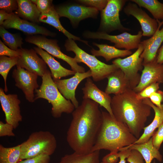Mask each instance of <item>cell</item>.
Instances as JSON below:
<instances>
[{"label": "cell", "instance_id": "cell-1", "mask_svg": "<svg viewBox=\"0 0 163 163\" xmlns=\"http://www.w3.org/2000/svg\"><path fill=\"white\" fill-rule=\"evenodd\" d=\"M72 114V119L67 133V142L74 152L91 153L102 122L99 104L91 99H83Z\"/></svg>", "mask_w": 163, "mask_h": 163}, {"label": "cell", "instance_id": "cell-2", "mask_svg": "<svg viewBox=\"0 0 163 163\" xmlns=\"http://www.w3.org/2000/svg\"><path fill=\"white\" fill-rule=\"evenodd\" d=\"M137 93L128 89L112 98L111 107L114 117L123 123L138 139L151 114V107L143 100L138 99Z\"/></svg>", "mask_w": 163, "mask_h": 163}, {"label": "cell", "instance_id": "cell-3", "mask_svg": "<svg viewBox=\"0 0 163 163\" xmlns=\"http://www.w3.org/2000/svg\"><path fill=\"white\" fill-rule=\"evenodd\" d=\"M102 124L91 152L101 149L118 152L137 140L124 124L117 121L108 112L102 111Z\"/></svg>", "mask_w": 163, "mask_h": 163}, {"label": "cell", "instance_id": "cell-4", "mask_svg": "<svg viewBox=\"0 0 163 163\" xmlns=\"http://www.w3.org/2000/svg\"><path fill=\"white\" fill-rule=\"evenodd\" d=\"M42 78L40 88L35 90V101L39 98L47 100L52 106L51 113L55 118L60 117L63 113H72L75 108L74 106L60 92L52 78L51 72L48 70Z\"/></svg>", "mask_w": 163, "mask_h": 163}, {"label": "cell", "instance_id": "cell-5", "mask_svg": "<svg viewBox=\"0 0 163 163\" xmlns=\"http://www.w3.org/2000/svg\"><path fill=\"white\" fill-rule=\"evenodd\" d=\"M21 161L41 155H52L57 147L54 136L48 131L32 133L28 139L21 144Z\"/></svg>", "mask_w": 163, "mask_h": 163}, {"label": "cell", "instance_id": "cell-6", "mask_svg": "<svg viewBox=\"0 0 163 163\" xmlns=\"http://www.w3.org/2000/svg\"><path fill=\"white\" fill-rule=\"evenodd\" d=\"M64 46L67 51L75 53L74 58L77 63L83 62L89 67L94 82L107 78L111 73L119 69L114 64H106L98 60L95 56L88 53L80 48L72 39H68Z\"/></svg>", "mask_w": 163, "mask_h": 163}, {"label": "cell", "instance_id": "cell-7", "mask_svg": "<svg viewBox=\"0 0 163 163\" xmlns=\"http://www.w3.org/2000/svg\"><path fill=\"white\" fill-rule=\"evenodd\" d=\"M143 50V46L140 43L137 50L132 54L124 59L117 58L112 62L123 72L133 90L140 82L141 75L138 72L143 67V60L140 55Z\"/></svg>", "mask_w": 163, "mask_h": 163}, {"label": "cell", "instance_id": "cell-8", "mask_svg": "<svg viewBox=\"0 0 163 163\" xmlns=\"http://www.w3.org/2000/svg\"><path fill=\"white\" fill-rule=\"evenodd\" d=\"M127 0H108L105 8L101 11L100 28L102 32H110L118 30L122 32L129 31L121 24L119 13Z\"/></svg>", "mask_w": 163, "mask_h": 163}, {"label": "cell", "instance_id": "cell-9", "mask_svg": "<svg viewBox=\"0 0 163 163\" xmlns=\"http://www.w3.org/2000/svg\"><path fill=\"white\" fill-rule=\"evenodd\" d=\"M25 40L44 50L53 56L65 61L70 65L72 70L76 72H86L85 68L78 65L74 58L66 55L61 51L57 40L49 39L43 36L35 35L28 36Z\"/></svg>", "mask_w": 163, "mask_h": 163}, {"label": "cell", "instance_id": "cell-10", "mask_svg": "<svg viewBox=\"0 0 163 163\" xmlns=\"http://www.w3.org/2000/svg\"><path fill=\"white\" fill-rule=\"evenodd\" d=\"M85 37L88 38L108 40L114 44V46L118 49L124 48L130 50L137 49L141 42L142 36V31H139L136 35H132L126 32L117 35H110L103 32L87 31L84 34Z\"/></svg>", "mask_w": 163, "mask_h": 163}, {"label": "cell", "instance_id": "cell-11", "mask_svg": "<svg viewBox=\"0 0 163 163\" xmlns=\"http://www.w3.org/2000/svg\"><path fill=\"white\" fill-rule=\"evenodd\" d=\"M16 66L12 75L15 85L22 91L26 100L33 103L35 101L34 91L39 87L37 82L38 75L24 68Z\"/></svg>", "mask_w": 163, "mask_h": 163}, {"label": "cell", "instance_id": "cell-12", "mask_svg": "<svg viewBox=\"0 0 163 163\" xmlns=\"http://www.w3.org/2000/svg\"><path fill=\"white\" fill-rule=\"evenodd\" d=\"M0 101L5 117L6 123L12 125L14 129L19 126L22 120L19 104L21 101L15 94H6L4 90L0 88Z\"/></svg>", "mask_w": 163, "mask_h": 163}, {"label": "cell", "instance_id": "cell-13", "mask_svg": "<svg viewBox=\"0 0 163 163\" xmlns=\"http://www.w3.org/2000/svg\"><path fill=\"white\" fill-rule=\"evenodd\" d=\"M5 29L13 28L20 30L28 36L40 34L54 37L55 33L37 24L21 19L14 13L10 14L8 18L1 25Z\"/></svg>", "mask_w": 163, "mask_h": 163}, {"label": "cell", "instance_id": "cell-14", "mask_svg": "<svg viewBox=\"0 0 163 163\" xmlns=\"http://www.w3.org/2000/svg\"><path fill=\"white\" fill-rule=\"evenodd\" d=\"M91 76V71L89 70L84 73L76 72L74 76L69 78L53 81L62 95L66 99L70 101L76 108L79 105L75 96L76 89L83 80Z\"/></svg>", "mask_w": 163, "mask_h": 163}, {"label": "cell", "instance_id": "cell-15", "mask_svg": "<svg viewBox=\"0 0 163 163\" xmlns=\"http://www.w3.org/2000/svg\"><path fill=\"white\" fill-rule=\"evenodd\" d=\"M127 16L132 15L139 21L141 27L142 36L152 37L156 32L158 24L136 3L129 2L123 9Z\"/></svg>", "mask_w": 163, "mask_h": 163}, {"label": "cell", "instance_id": "cell-16", "mask_svg": "<svg viewBox=\"0 0 163 163\" xmlns=\"http://www.w3.org/2000/svg\"><path fill=\"white\" fill-rule=\"evenodd\" d=\"M21 50V55L16 66L42 77L48 70L44 60L38 56L34 49L22 48Z\"/></svg>", "mask_w": 163, "mask_h": 163}, {"label": "cell", "instance_id": "cell-17", "mask_svg": "<svg viewBox=\"0 0 163 163\" xmlns=\"http://www.w3.org/2000/svg\"><path fill=\"white\" fill-rule=\"evenodd\" d=\"M142 65L140 82L133 89L137 93L152 83L163 82V64L158 63L156 58L151 62L142 63Z\"/></svg>", "mask_w": 163, "mask_h": 163}, {"label": "cell", "instance_id": "cell-18", "mask_svg": "<svg viewBox=\"0 0 163 163\" xmlns=\"http://www.w3.org/2000/svg\"><path fill=\"white\" fill-rule=\"evenodd\" d=\"M55 9L60 17L68 18L74 25L85 19L95 18L99 13V11L95 8L77 5H63Z\"/></svg>", "mask_w": 163, "mask_h": 163}, {"label": "cell", "instance_id": "cell-19", "mask_svg": "<svg viewBox=\"0 0 163 163\" xmlns=\"http://www.w3.org/2000/svg\"><path fill=\"white\" fill-rule=\"evenodd\" d=\"M83 99H89L103 107L114 117L111 107L112 98L109 94L100 89L90 78H87L82 89Z\"/></svg>", "mask_w": 163, "mask_h": 163}, {"label": "cell", "instance_id": "cell-20", "mask_svg": "<svg viewBox=\"0 0 163 163\" xmlns=\"http://www.w3.org/2000/svg\"><path fill=\"white\" fill-rule=\"evenodd\" d=\"M158 24V29L154 34L149 39L141 41L144 50L140 55L143 59V63H146L153 61L156 58L157 51L163 42V27L160 30L163 24V21L160 22L157 20Z\"/></svg>", "mask_w": 163, "mask_h": 163}, {"label": "cell", "instance_id": "cell-21", "mask_svg": "<svg viewBox=\"0 0 163 163\" xmlns=\"http://www.w3.org/2000/svg\"><path fill=\"white\" fill-rule=\"evenodd\" d=\"M143 100L153 109L155 117L152 122L144 128L143 133L133 144H140L147 142L153 135L155 129L163 123V104L159 107L153 104L149 98L143 99Z\"/></svg>", "mask_w": 163, "mask_h": 163}, {"label": "cell", "instance_id": "cell-22", "mask_svg": "<svg viewBox=\"0 0 163 163\" xmlns=\"http://www.w3.org/2000/svg\"><path fill=\"white\" fill-rule=\"evenodd\" d=\"M49 67L53 80L59 79L62 77L75 75L76 72L62 66L50 54L38 47L34 48Z\"/></svg>", "mask_w": 163, "mask_h": 163}, {"label": "cell", "instance_id": "cell-23", "mask_svg": "<svg viewBox=\"0 0 163 163\" xmlns=\"http://www.w3.org/2000/svg\"><path fill=\"white\" fill-rule=\"evenodd\" d=\"M108 83L105 92L108 94H120L131 88L129 82L120 69L111 73L107 78Z\"/></svg>", "mask_w": 163, "mask_h": 163}, {"label": "cell", "instance_id": "cell-24", "mask_svg": "<svg viewBox=\"0 0 163 163\" xmlns=\"http://www.w3.org/2000/svg\"><path fill=\"white\" fill-rule=\"evenodd\" d=\"M59 16L53 5L47 12L41 14L39 19L40 22H43L51 25L62 32L69 39H72L82 42L88 45V42L81 40L69 32L62 25L59 21Z\"/></svg>", "mask_w": 163, "mask_h": 163}, {"label": "cell", "instance_id": "cell-25", "mask_svg": "<svg viewBox=\"0 0 163 163\" xmlns=\"http://www.w3.org/2000/svg\"><path fill=\"white\" fill-rule=\"evenodd\" d=\"M18 8L16 14L23 19L37 24L40 22L41 13L31 0H17Z\"/></svg>", "mask_w": 163, "mask_h": 163}, {"label": "cell", "instance_id": "cell-26", "mask_svg": "<svg viewBox=\"0 0 163 163\" xmlns=\"http://www.w3.org/2000/svg\"><path fill=\"white\" fill-rule=\"evenodd\" d=\"M93 44L99 48L96 50L94 49L91 50L93 55L95 56L103 57L107 62L112 59L119 57H124L132 54L131 50H121L106 44H99L94 43Z\"/></svg>", "mask_w": 163, "mask_h": 163}, {"label": "cell", "instance_id": "cell-27", "mask_svg": "<svg viewBox=\"0 0 163 163\" xmlns=\"http://www.w3.org/2000/svg\"><path fill=\"white\" fill-rule=\"evenodd\" d=\"M126 147L130 149H135L138 151L143 156L145 163H151L154 158L156 159L159 162L162 161V155L159 150L153 145L152 137L145 142L140 144H133Z\"/></svg>", "mask_w": 163, "mask_h": 163}, {"label": "cell", "instance_id": "cell-28", "mask_svg": "<svg viewBox=\"0 0 163 163\" xmlns=\"http://www.w3.org/2000/svg\"><path fill=\"white\" fill-rule=\"evenodd\" d=\"M100 150L87 154H80L75 152L66 154L62 157L58 163H100Z\"/></svg>", "mask_w": 163, "mask_h": 163}, {"label": "cell", "instance_id": "cell-29", "mask_svg": "<svg viewBox=\"0 0 163 163\" xmlns=\"http://www.w3.org/2000/svg\"><path fill=\"white\" fill-rule=\"evenodd\" d=\"M140 7L147 9L156 20H163V3L157 0H130Z\"/></svg>", "mask_w": 163, "mask_h": 163}, {"label": "cell", "instance_id": "cell-30", "mask_svg": "<svg viewBox=\"0 0 163 163\" xmlns=\"http://www.w3.org/2000/svg\"><path fill=\"white\" fill-rule=\"evenodd\" d=\"M21 145L11 147L0 145V163H18L21 161Z\"/></svg>", "mask_w": 163, "mask_h": 163}, {"label": "cell", "instance_id": "cell-31", "mask_svg": "<svg viewBox=\"0 0 163 163\" xmlns=\"http://www.w3.org/2000/svg\"><path fill=\"white\" fill-rule=\"evenodd\" d=\"M0 36L4 44L11 49L17 50L19 47L22 48L23 43V39L20 35L11 33L3 27L0 26Z\"/></svg>", "mask_w": 163, "mask_h": 163}, {"label": "cell", "instance_id": "cell-32", "mask_svg": "<svg viewBox=\"0 0 163 163\" xmlns=\"http://www.w3.org/2000/svg\"><path fill=\"white\" fill-rule=\"evenodd\" d=\"M19 57H10L6 56H0V74L4 81V91H8L6 80L8 73L11 69L18 63Z\"/></svg>", "mask_w": 163, "mask_h": 163}, {"label": "cell", "instance_id": "cell-33", "mask_svg": "<svg viewBox=\"0 0 163 163\" xmlns=\"http://www.w3.org/2000/svg\"><path fill=\"white\" fill-rule=\"evenodd\" d=\"M18 5L16 0H0V9L7 13L11 14L14 13V11H16Z\"/></svg>", "mask_w": 163, "mask_h": 163}, {"label": "cell", "instance_id": "cell-34", "mask_svg": "<svg viewBox=\"0 0 163 163\" xmlns=\"http://www.w3.org/2000/svg\"><path fill=\"white\" fill-rule=\"evenodd\" d=\"M159 83H152L140 92L137 93V98L139 100L149 98L150 95L156 91L159 88Z\"/></svg>", "mask_w": 163, "mask_h": 163}, {"label": "cell", "instance_id": "cell-35", "mask_svg": "<svg viewBox=\"0 0 163 163\" xmlns=\"http://www.w3.org/2000/svg\"><path fill=\"white\" fill-rule=\"evenodd\" d=\"M21 54V49L14 50L8 47L0 40V56H7L10 57H19Z\"/></svg>", "mask_w": 163, "mask_h": 163}, {"label": "cell", "instance_id": "cell-36", "mask_svg": "<svg viewBox=\"0 0 163 163\" xmlns=\"http://www.w3.org/2000/svg\"><path fill=\"white\" fill-rule=\"evenodd\" d=\"M108 0H80V3L95 8L98 11H101L106 6Z\"/></svg>", "mask_w": 163, "mask_h": 163}, {"label": "cell", "instance_id": "cell-37", "mask_svg": "<svg viewBox=\"0 0 163 163\" xmlns=\"http://www.w3.org/2000/svg\"><path fill=\"white\" fill-rule=\"evenodd\" d=\"M36 5L41 13L43 14L48 11L53 6L52 0H31Z\"/></svg>", "mask_w": 163, "mask_h": 163}, {"label": "cell", "instance_id": "cell-38", "mask_svg": "<svg viewBox=\"0 0 163 163\" xmlns=\"http://www.w3.org/2000/svg\"><path fill=\"white\" fill-rule=\"evenodd\" d=\"M152 143L154 146L159 150L163 142V123L158 128L152 136Z\"/></svg>", "mask_w": 163, "mask_h": 163}, {"label": "cell", "instance_id": "cell-39", "mask_svg": "<svg viewBox=\"0 0 163 163\" xmlns=\"http://www.w3.org/2000/svg\"><path fill=\"white\" fill-rule=\"evenodd\" d=\"M14 129L13 126L11 124L2 121H0V136H14L15 134L13 132Z\"/></svg>", "mask_w": 163, "mask_h": 163}, {"label": "cell", "instance_id": "cell-40", "mask_svg": "<svg viewBox=\"0 0 163 163\" xmlns=\"http://www.w3.org/2000/svg\"><path fill=\"white\" fill-rule=\"evenodd\" d=\"M50 156L41 155L36 157L20 161L18 163H49Z\"/></svg>", "mask_w": 163, "mask_h": 163}, {"label": "cell", "instance_id": "cell-41", "mask_svg": "<svg viewBox=\"0 0 163 163\" xmlns=\"http://www.w3.org/2000/svg\"><path fill=\"white\" fill-rule=\"evenodd\" d=\"M126 158L129 163H144L142 155L135 149H131L130 153Z\"/></svg>", "mask_w": 163, "mask_h": 163}, {"label": "cell", "instance_id": "cell-42", "mask_svg": "<svg viewBox=\"0 0 163 163\" xmlns=\"http://www.w3.org/2000/svg\"><path fill=\"white\" fill-rule=\"evenodd\" d=\"M149 98L151 102L156 106L160 107L163 101V91L158 90L152 94Z\"/></svg>", "mask_w": 163, "mask_h": 163}, {"label": "cell", "instance_id": "cell-43", "mask_svg": "<svg viewBox=\"0 0 163 163\" xmlns=\"http://www.w3.org/2000/svg\"><path fill=\"white\" fill-rule=\"evenodd\" d=\"M119 158V152H110L103 158L102 162L103 163H116Z\"/></svg>", "mask_w": 163, "mask_h": 163}, {"label": "cell", "instance_id": "cell-44", "mask_svg": "<svg viewBox=\"0 0 163 163\" xmlns=\"http://www.w3.org/2000/svg\"><path fill=\"white\" fill-rule=\"evenodd\" d=\"M131 149L125 147L120 150L119 152L120 161L118 163H126V158L129 155ZM100 163H103L102 162Z\"/></svg>", "mask_w": 163, "mask_h": 163}, {"label": "cell", "instance_id": "cell-45", "mask_svg": "<svg viewBox=\"0 0 163 163\" xmlns=\"http://www.w3.org/2000/svg\"><path fill=\"white\" fill-rule=\"evenodd\" d=\"M10 14L3 10H0V25H2L5 21L7 19Z\"/></svg>", "mask_w": 163, "mask_h": 163}, {"label": "cell", "instance_id": "cell-46", "mask_svg": "<svg viewBox=\"0 0 163 163\" xmlns=\"http://www.w3.org/2000/svg\"><path fill=\"white\" fill-rule=\"evenodd\" d=\"M156 61L158 63L163 64V45L160 49L158 56L156 57Z\"/></svg>", "mask_w": 163, "mask_h": 163}]
</instances>
